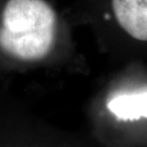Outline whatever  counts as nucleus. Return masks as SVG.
Wrapping results in <instances>:
<instances>
[{
    "label": "nucleus",
    "mask_w": 147,
    "mask_h": 147,
    "mask_svg": "<svg viewBox=\"0 0 147 147\" xmlns=\"http://www.w3.org/2000/svg\"><path fill=\"white\" fill-rule=\"evenodd\" d=\"M57 16L44 0H9L2 13L0 48L22 60L46 57L55 41Z\"/></svg>",
    "instance_id": "nucleus-1"
},
{
    "label": "nucleus",
    "mask_w": 147,
    "mask_h": 147,
    "mask_svg": "<svg viewBox=\"0 0 147 147\" xmlns=\"http://www.w3.org/2000/svg\"><path fill=\"white\" fill-rule=\"evenodd\" d=\"M117 23L135 39L147 41V0H112Z\"/></svg>",
    "instance_id": "nucleus-2"
},
{
    "label": "nucleus",
    "mask_w": 147,
    "mask_h": 147,
    "mask_svg": "<svg viewBox=\"0 0 147 147\" xmlns=\"http://www.w3.org/2000/svg\"><path fill=\"white\" fill-rule=\"evenodd\" d=\"M108 109L121 119L147 117V92L116 96L108 102Z\"/></svg>",
    "instance_id": "nucleus-3"
}]
</instances>
